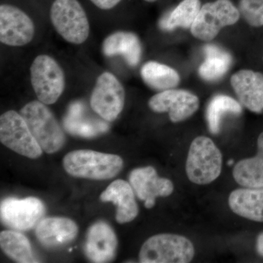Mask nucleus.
Returning <instances> with one entry per match:
<instances>
[{
  "label": "nucleus",
  "mask_w": 263,
  "mask_h": 263,
  "mask_svg": "<svg viewBox=\"0 0 263 263\" xmlns=\"http://www.w3.org/2000/svg\"><path fill=\"white\" fill-rule=\"evenodd\" d=\"M124 166L122 157L92 150H76L65 155L63 167L70 176L81 179L108 180L116 177Z\"/></svg>",
  "instance_id": "obj_1"
},
{
  "label": "nucleus",
  "mask_w": 263,
  "mask_h": 263,
  "mask_svg": "<svg viewBox=\"0 0 263 263\" xmlns=\"http://www.w3.org/2000/svg\"><path fill=\"white\" fill-rule=\"evenodd\" d=\"M20 114L43 151L53 154L61 149L65 143V133L46 104L39 100L30 102Z\"/></svg>",
  "instance_id": "obj_2"
},
{
  "label": "nucleus",
  "mask_w": 263,
  "mask_h": 263,
  "mask_svg": "<svg viewBox=\"0 0 263 263\" xmlns=\"http://www.w3.org/2000/svg\"><path fill=\"white\" fill-rule=\"evenodd\" d=\"M222 155L211 138L197 137L190 145L186 159L188 179L199 185L209 184L221 174Z\"/></svg>",
  "instance_id": "obj_3"
},
{
  "label": "nucleus",
  "mask_w": 263,
  "mask_h": 263,
  "mask_svg": "<svg viewBox=\"0 0 263 263\" xmlns=\"http://www.w3.org/2000/svg\"><path fill=\"white\" fill-rule=\"evenodd\" d=\"M195 247L182 235L163 233L150 237L142 245V263H188L195 256Z\"/></svg>",
  "instance_id": "obj_4"
},
{
  "label": "nucleus",
  "mask_w": 263,
  "mask_h": 263,
  "mask_svg": "<svg viewBox=\"0 0 263 263\" xmlns=\"http://www.w3.org/2000/svg\"><path fill=\"white\" fill-rule=\"evenodd\" d=\"M50 18L55 30L67 42L80 45L89 37V20L78 0H55Z\"/></svg>",
  "instance_id": "obj_5"
},
{
  "label": "nucleus",
  "mask_w": 263,
  "mask_h": 263,
  "mask_svg": "<svg viewBox=\"0 0 263 263\" xmlns=\"http://www.w3.org/2000/svg\"><path fill=\"white\" fill-rule=\"evenodd\" d=\"M31 83L39 101L46 105L56 103L65 87L63 70L48 55H39L30 67Z\"/></svg>",
  "instance_id": "obj_6"
},
{
  "label": "nucleus",
  "mask_w": 263,
  "mask_h": 263,
  "mask_svg": "<svg viewBox=\"0 0 263 263\" xmlns=\"http://www.w3.org/2000/svg\"><path fill=\"white\" fill-rule=\"evenodd\" d=\"M240 10L230 0H216L202 5L191 27L194 37L203 41H211L221 29L236 23Z\"/></svg>",
  "instance_id": "obj_7"
},
{
  "label": "nucleus",
  "mask_w": 263,
  "mask_h": 263,
  "mask_svg": "<svg viewBox=\"0 0 263 263\" xmlns=\"http://www.w3.org/2000/svg\"><path fill=\"white\" fill-rule=\"evenodd\" d=\"M0 141L7 148L29 159H37L43 154L24 118L14 110L0 117Z\"/></svg>",
  "instance_id": "obj_8"
},
{
  "label": "nucleus",
  "mask_w": 263,
  "mask_h": 263,
  "mask_svg": "<svg viewBox=\"0 0 263 263\" xmlns=\"http://www.w3.org/2000/svg\"><path fill=\"white\" fill-rule=\"evenodd\" d=\"M125 91L117 78L109 72L99 76L90 98L95 113L106 122H113L122 113Z\"/></svg>",
  "instance_id": "obj_9"
},
{
  "label": "nucleus",
  "mask_w": 263,
  "mask_h": 263,
  "mask_svg": "<svg viewBox=\"0 0 263 263\" xmlns=\"http://www.w3.org/2000/svg\"><path fill=\"white\" fill-rule=\"evenodd\" d=\"M46 212L44 204L37 197L5 199L0 205L1 221L5 226L17 230L32 229L41 220Z\"/></svg>",
  "instance_id": "obj_10"
},
{
  "label": "nucleus",
  "mask_w": 263,
  "mask_h": 263,
  "mask_svg": "<svg viewBox=\"0 0 263 263\" xmlns=\"http://www.w3.org/2000/svg\"><path fill=\"white\" fill-rule=\"evenodd\" d=\"M34 35V25L23 10L13 5L0 6V41L7 46L20 47L28 44Z\"/></svg>",
  "instance_id": "obj_11"
},
{
  "label": "nucleus",
  "mask_w": 263,
  "mask_h": 263,
  "mask_svg": "<svg viewBox=\"0 0 263 263\" xmlns=\"http://www.w3.org/2000/svg\"><path fill=\"white\" fill-rule=\"evenodd\" d=\"M200 105L196 95L182 89H168L154 95L148 101L151 110L156 113L169 114L171 122L178 123L192 117Z\"/></svg>",
  "instance_id": "obj_12"
},
{
  "label": "nucleus",
  "mask_w": 263,
  "mask_h": 263,
  "mask_svg": "<svg viewBox=\"0 0 263 263\" xmlns=\"http://www.w3.org/2000/svg\"><path fill=\"white\" fill-rule=\"evenodd\" d=\"M129 181L136 196L144 202L146 209L155 206L157 197H168L174 193L172 181L166 178L159 177L157 171L152 166L132 171Z\"/></svg>",
  "instance_id": "obj_13"
},
{
  "label": "nucleus",
  "mask_w": 263,
  "mask_h": 263,
  "mask_svg": "<svg viewBox=\"0 0 263 263\" xmlns=\"http://www.w3.org/2000/svg\"><path fill=\"white\" fill-rule=\"evenodd\" d=\"M118 240L113 228L105 221L90 227L84 245L85 255L91 262H111L115 258Z\"/></svg>",
  "instance_id": "obj_14"
},
{
  "label": "nucleus",
  "mask_w": 263,
  "mask_h": 263,
  "mask_svg": "<svg viewBox=\"0 0 263 263\" xmlns=\"http://www.w3.org/2000/svg\"><path fill=\"white\" fill-rule=\"evenodd\" d=\"M231 86L241 105L250 111L263 110V74L250 70L235 72L230 79Z\"/></svg>",
  "instance_id": "obj_15"
},
{
  "label": "nucleus",
  "mask_w": 263,
  "mask_h": 263,
  "mask_svg": "<svg viewBox=\"0 0 263 263\" xmlns=\"http://www.w3.org/2000/svg\"><path fill=\"white\" fill-rule=\"evenodd\" d=\"M79 228L68 218L48 217L41 219L36 227L35 234L40 243L48 249L69 245L75 240Z\"/></svg>",
  "instance_id": "obj_16"
},
{
  "label": "nucleus",
  "mask_w": 263,
  "mask_h": 263,
  "mask_svg": "<svg viewBox=\"0 0 263 263\" xmlns=\"http://www.w3.org/2000/svg\"><path fill=\"white\" fill-rule=\"evenodd\" d=\"M105 121V120H104ZM101 119L90 116L82 102H74L69 106L63 120L64 128L74 136L95 138L108 130V125Z\"/></svg>",
  "instance_id": "obj_17"
},
{
  "label": "nucleus",
  "mask_w": 263,
  "mask_h": 263,
  "mask_svg": "<svg viewBox=\"0 0 263 263\" xmlns=\"http://www.w3.org/2000/svg\"><path fill=\"white\" fill-rule=\"evenodd\" d=\"M104 202H111L117 205L116 220L119 224H126L134 220L139 213L136 194L130 185L122 179L113 181L100 195Z\"/></svg>",
  "instance_id": "obj_18"
},
{
  "label": "nucleus",
  "mask_w": 263,
  "mask_h": 263,
  "mask_svg": "<svg viewBox=\"0 0 263 263\" xmlns=\"http://www.w3.org/2000/svg\"><path fill=\"white\" fill-rule=\"evenodd\" d=\"M102 51L106 57L122 56L128 65L135 67L141 60V43L134 33L119 31L104 40Z\"/></svg>",
  "instance_id": "obj_19"
},
{
  "label": "nucleus",
  "mask_w": 263,
  "mask_h": 263,
  "mask_svg": "<svg viewBox=\"0 0 263 263\" xmlns=\"http://www.w3.org/2000/svg\"><path fill=\"white\" fill-rule=\"evenodd\" d=\"M228 203L237 215L263 222V188L238 189L230 193Z\"/></svg>",
  "instance_id": "obj_20"
},
{
  "label": "nucleus",
  "mask_w": 263,
  "mask_h": 263,
  "mask_svg": "<svg viewBox=\"0 0 263 263\" xmlns=\"http://www.w3.org/2000/svg\"><path fill=\"white\" fill-rule=\"evenodd\" d=\"M205 60L199 67V75L207 81H215L227 73L232 64L231 55L214 44L204 47Z\"/></svg>",
  "instance_id": "obj_21"
},
{
  "label": "nucleus",
  "mask_w": 263,
  "mask_h": 263,
  "mask_svg": "<svg viewBox=\"0 0 263 263\" xmlns=\"http://www.w3.org/2000/svg\"><path fill=\"white\" fill-rule=\"evenodd\" d=\"M141 75L145 84L156 91L174 89L180 82L177 71L157 62L151 61L145 64L142 67Z\"/></svg>",
  "instance_id": "obj_22"
},
{
  "label": "nucleus",
  "mask_w": 263,
  "mask_h": 263,
  "mask_svg": "<svg viewBox=\"0 0 263 263\" xmlns=\"http://www.w3.org/2000/svg\"><path fill=\"white\" fill-rule=\"evenodd\" d=\"M2 250L8 257L17 262H37L33 255L28 238L20 232L5 230L0 233Z\"/></svg>",
  "instance_id": "obj_23"
},
{
  "label": "nucleus",
  "mask_w": 263,
  "mask_h": 263,
  "mask_svg": "<svg viewBox=\"0 0 263 263\" xmlns=\"http://www.w3.org/2000/svg\"><path fill=\"white\" fill-rule=\"evenodd\" d=\"M201 8L200 0H183L171 13L164 15L160 22L164 31H172L178 27L191 28Z\"/></svg>",
  "instance_id": "obj_24"
},
{
  "label": "nucleus",
  "mask_w": 263,
  "mask_h": 263,
  "mask_svg": "<svg viewBox=\"0 0 263 263\" xmlns=\"http://www.w3.org/2000/svg\"><path fill=\"white\" fill-rule=\"evenodd\" d=\"M242 106L240 103L227 95H219L214 97L206 110V120L209 131L216 135L220 131L221 118L227 114L240 115Z\"/></svg>",
  "instance_id": "obj_25"
},
{
  "label": "nucleus",
  "mask_w": 263,
  "mask_h": 263,
  "mask_svg": "<svg viewBox=\"0 0 263 263\" xmlns=\"http://www.w3.org/2000/svg\"><path fill=\"white\" fill-rule=\"evenodd\" d=\"M235 181L245 188H263V158L256 155L239 161L233 171Z\"/></svg>",
  "instance_id": "obj_26"
},
{
  "label": "nucleus",
  "mask_w": 263,
  "mask_h": 263,
  "mask_svg": "<svg viewBox=\"0 0 263 263\" xmlns=\"http://www.w3.org/2000/svg\"><path fill=\"white\" fill-rule=\"evenodd\" d=\"M239 10L249 25L254 27L263 26V0H240Z\"/></svg>",
  "instance_id": "obj_27"
},
{
  "label": "nucleus",
  "mask_w": 263,
  "mask_h": 263,
  "mask_svg": "<svg viewBox=\"0 0 263 263\" xmlns=\"http://www.w3.org/2000/svg\"><path fill=\"white\" fill-rule=\"evenodd\" d=\"M91 3L102 10H110L117 6L122 0H90Z\"/></svg>",
  "instance_id": "obj_28"
},
{
  "label": "nucleus",
  "mask_w": 263,
  "mask_h": 263,
  "mask_svg": "<svg viewBox=\"0 0 263 263\" xmlns=\"http://www.w3.org/2000/svg\"><path fill=\"white\" fill-rule=\"evenodd\" d=\"M256 251L260 257H263V232L257 236L256 240Z\"/></svg>",
  "instance_id": "obj_29"
},
{
  "label": "nucleus",
  "mask_w": 263,
  "mask_h": 263,
  "mask_svg": "<svg viewBox=\"0 0 263 263\" xmlns=\"http://www.w3.org/2000/svg\"><path fill=\"white\" fill-rule=\"evenodd\" d=\"M257 155L263 158V133L259 135L258 139H257Z\"/></svg>",
  "instance_id": "obj_30"
},
{
  "label": "nucleus",
  "mask_w": 263,
  "mask_h": 263,
  "mask_svg": "<svg viewBox=\"0 0 263 263\" xmlns=\"http://www.w3.org/2000/svg\"><path fill=\"white\" fill-rule=\"evenodd\" d=\"M233 163H234V161H233V160H230L229 162H228V164H229V165H231V164H233Z\"/></svg>",
  "instance_id": "obj_31"
},
{
  "label": "nucleus",
  "mask_w": 263,
  "mask_h": 263,
  "mask_svg": "<svg viewBox=\"0 0 263 263\" xmlns=\"http://www.w3.org/2000/svg\"><path fill=\"white\" fill-rule=\"evenodd\" d=\"M146 2H148V3H153V2H155L156 0H145Z\"/></svg>",
  "instance_id": "obj_32"
}]
</instances>
